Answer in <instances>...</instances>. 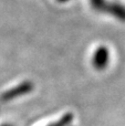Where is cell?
<instances>
[{
	"label": "cell",
	"instance_id": "cell-1",
	"mask_svg": "<svg viewBox=\"0 0 125 126\" xmlns=\"http://www.w3.org/2000/svg\"><path fill=\"white\" fill-rule=\"evenodd\" d=\"M109 57H110L109 50L106 48H104V47H101V48H99L94 52V55H93V65L99 70L104 69L108 65Z\"/></svg>",
	"mask_w": 125,
	"mask_h": 126
},
{
	"label": "cell",
	"instance_id": "cell-2",
	"mask_svg": "<svg viewBox=\"0 0 125 126\" xmlns=\"http://www.w3.org/2000/svg\"><path fill=\"white\" fill-rule=\"evenodd\" d=\"M104 11L115 16L122 21H125V7L117 3H106Z\"/></svg>",
	"mask_w": 125,
	"mask_h": 126
},
{
	"label": "cell",
	"instance_id": "cell-3",
	"mask_svg": "<svg viewBox=\"0 0 125 126\" xmlns=\"http://www.w3.org/2000/svg\"><path fill=\"white\" fill-rule=\"evenodd\" d=\"M72 118H73L72 114H66L64 117H62L61 120L59 121V122L53 123V124H50L49 126H66L69 123L71 122V121H72Z\"/></svg>",
	"mask_w": 125,
	"mask_h": 126
},
{
	"label": "cell",
	"instance_id": "cell-4",
	"mask_svg": "<svg viewBox=\"0 0 125 126\" xmlns=\"http://www.w3.org/2000/svg\"><path fill=\"white\" fill-rule=\"evenodd\" d=\"M91 3L96 10H104V8L106 6L104 0H91Z\"/></svg>",
	"mask_w": 125,
	"mask_h": 126
},
{
	"label": "cell",
	"instance_id": "cell-5",
	"mask_svg": "<svg viewBox=\"0 0 125 126\" xmlns=\"http://www.w3.org/2000/svg\"><path fill=\"white\" fill-rule=\"evenodd\" d=\"M58 1H60V2H65V1H68V0H58Z\"/></svg>",
	"mask_w": 125,
	"mask_h": 126
},
{
	"label": "cell",
	"instance_id": "cell-6",
	"mask_svg": "<svg viewBox=\"0 0 125 126\" xmlns=\"http://www.w3.org/2000/svg\"><path fill=\"white\" fill-rule=\"evenodd\" d=\"M4 126H8V125H4Z\"/></svg>",
	"mask_w": 125,
	"mask_h": 126
}]
</instances>
